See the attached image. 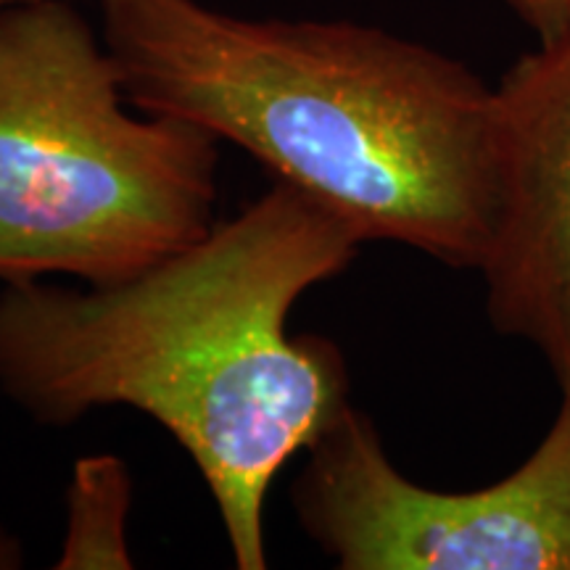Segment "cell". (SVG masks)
<instances>
[{
	"label": "cell",
	"instance_id": "6",
	"mask_svg": "<svg viewBox=\"0 0 570 570\" xmlns=\"http://www.w3.org/2000/svg\"><path fill=\"white\" fill-rule=\"evenodd\" d=\"M127 508L130 475L122 460L98 454L77 462L59 568H130L125 547Z\"/></svg>",
	"mask_w": 570,
	"mask_h": 570
},
{
	"label": "cell",
	"instance_id": "5",
	"mask_svg": "<svg viewBox=\"0 0 570 570\" xmlns=\"http://www.w3.org/2000/svg\"><path fill=\"white\" fill-rule=\"evenodd\" d=\"M494 127L497 209L479 267L489 317L570 391V30L512 63Z\"/></svg>",
	"mask_w": 570,
	"mask_h": 570
},
{
	"label": "cell",
	"instance_id": "3",
	"mask_svg": "<svg viewBox=\"0 0 570 570\" xmlns=\"http://www.w3.org/2000/svg\"><path fill=\"white\" fill-rule=\"evenodd\" d=\"M122 101L117 63L71 6L0 9V281L106 288L212 233L217 138Z\"/></svg>",
	"mask_w": 570,
	"mask_h": 570
},
{
	"label": "cell",
	"instance_id": "7",
	"mask_svg": "<svg viewBox=\"0 0 570 570\" xmlns=\"http://www.w3.org/2000/svg\"><path fill=\"white\" fill-rule=\"evenodd\" d=\"M531 27L539 42H554L570 30V0H504Z\"/></svg>",
	"mask_w": 570,
	"mask_h": 570
},
{
	"label": "cell",
	"instance_id": "9",
	"mask_svg": "<svg viewBox=\"0 0 570 570\" xmlns=\"http://www.w3.org/2000/svg\"><path fill=\"white\" fill-rule=\"evenodd\" d=\"M0 9H6V6H3V0H0Z\"/></svg>",
	"mask_w": 570,
	"mask_h": 570
},
{
	"label": "cell",
	"instance_id": "1",
	"mask_svg": "<svg viewBox=\"0 0 570 570\" xmlns=\"http://www.w3.org/2000/svg\"><path fill=\"white\" fill-rule=\"evenodd\" d=\"M362 240L283 183L119 285L0 294V391L48 425L104 407L151 415L190 454L233 562L267 568L265 499L288 458L348 407L333 341L288 333L298 298Z\"/></svg>",
	"mask_w": 570,
	"mask_h": 570
},
{
	"label": "cell",
	"instance_id": "2",
	"mask_svg": "<svg viewBox=\"0 0 570 570\" xmlns=\"http://www.w3.org/2000/svg\"><path fill=\"white\" fill-rule=\"evenodd\" d=\"M125 98L230 140L362 244L479 269L497 209L494 88L348 21H252L196 0H101Z\"/></svg>",
	"mask_w": 570,
	"mask_h": 570
},
{
	"label": "cell",
	"instance_id": "8",
	"mask_svg": "<svg viewBox=\"0 0 570 570\" xmlns=\"http://www.w3.org/2000/svg\"><path fill=\"white\" fill-rule=\"evenodd\" d=\"M13 3H30V0H3V6H13Z\"/></svg>",
	"mask_w": 570,
	"mask_h": 570
},
{
	"label": "cell",
	"instance_id": "4",
	"mask_svg": "<svg viewBox=\"0 0 570 570\" xmlns=\"http://www.w3.org/2000/svg\"><path fill=\"white\" fill-rule=\"evenodd\" d=\"M304 531L344 570H570V391L531 458L475 491H436L344 410L294 483Z\"/></svg>",
	"mask_w": 570,
	"mask_h": 570
}]
</instances>
